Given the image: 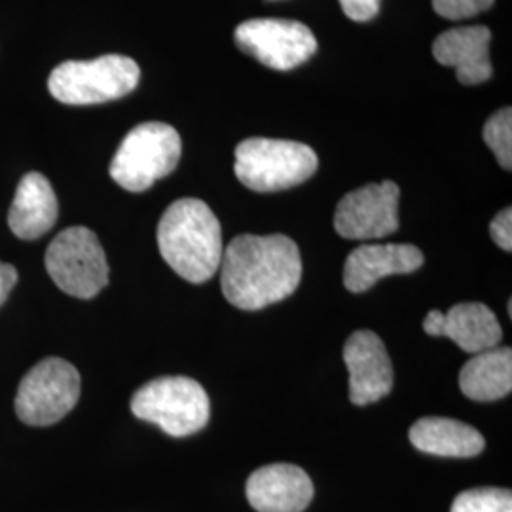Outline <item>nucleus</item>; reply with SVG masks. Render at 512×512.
<instances>
[{
	"label": "nucleus",
	"mask_w": 512,
	"mask_h": 512,
	"mask_svg": "<svg viewBox=\"0 0 512 512\" xmlns=\"http://www.w3.org/2000/svg\"><path fill=\"white\" fill-rule=\"evenodd\" d=\"M300 279V249L281 234L238 236L224 249L220 262L222 293L239 310H262L289 298Z\"/></svg>",
	"instance_id": "obj_1"
},
{
	"label": "nucleus",
	"mask_w": 512,
	"mask_h": 512,
	"mask_svg": "<svg viewBox=\"0 0 512 512\" xmlns=\"http://www.w3.org/2000/svg\"><path fill=\"white\" fill-rule=\"evenodd\" d=\"M158 247L171 270L190 283H205L224 255L219 219L202 200H177L158 224Z\"/></svg>",
	"instance_id": "obj_2"
},
{
	"label": "nucleus",
	"mask_w": 512,
	"mask_h": 512,
	"mask_svg": "<svg viewBox=\"0 0 512 512\" xmlns=\"http://www.w3.org/2000/svg\"><path fill=\"white\" fill-rule=\"evenodd\" d=\"M141 69L126 55H101L90 61H65L57 65L48 90L63 105H101L133 92Z\"/></svg>",
	"instance_id": "obj_3"
},
{
	"label": "nucleus",
	"mask_w": 512,
	"mask_h": 512,
	"mask_svg": "<svg viewBox=\"0 0 512 512\" xmlns=\"http://www.w3.org/2000/svg\"><path fill=\"white\" fill-rule=\"evenodd\" d=\"M181 154L177 129L164 122H145L124 137L110 162V177L129 192H145L175 171Z\"/></svg>",
	"instance_id": "obj_4"
},
{
	"label": "nucleus",
	"mask_w": 512,
	"mask_h": 512,
	"mask_svg": "<svg viewBox=\"0 0 512 512\" xmlns=\"http://www.w3.org/2000/svg\"><path fill=\"white\" fill-rule=\"evenodd\" d=\"M317 167L313 148L296 141L253 137L236 148V175L255 192H279L306 183Z\"/></svg>",
	"instance_id": "obj_5"
},
{
	"label": "nucleus",
	"mask_w": 512,
	"mask_h": 512,
	"mask_svg": "<svg viewBox=\"0 0 512 512\" xmlns=\"http://www.w3.org/2000/svg\"><path fill=\"white\" fill-rule=\"evenodd\" d=\"M135 418L158 425L169 437H190L202 431L211 403L202 385L184 376H165L143 385L131 399Z\"/></svg>",
	"instance_id": "obj_6"
},
{
	"label": "nucleus",
	"mask_w": 512,
	"mask_h": 512,
	"mask_svg": "<svg viewBox=\"0 0 512 512\" xmlns=\"http://www.w3.org/2000/svg\"><path fill=\"white\" fill-rule=\"evenodd\" d=\"M44 264L55 285L80 300H90L109 285L107 255L86 226H71L55 236Z\"/></svg>",
	"instance_id": "obj_7"
},
{
	"label": "nucleus",
	"mask_w": 512,
	"mask_h": 512,
	"mask_svg": "<svg viewBox=\"0 0 512 512\" xmlns=\"http://www.w3.org/2000/svg\"><path fill=\"white\" fill-rule=\"evenodd\" d=\"M80 399V374L69 361L50 357L33 366L19 384L16 414L33 427L63 420Z\"/></svg>",
	"instance_id": "obj_8"
},
{
	"label": "nucleus",
	"mask_w": 512,
	"mask_h": 512,
	"mask_svg": "<svg viewBox=\"0 0 512 512\" xmlns=\"http://www.w3.org/2000/svg\"><path fill=\"white\" fill-rule=\"evenodd\" d=\"M239 50L275 71H293L317 52L310 27L293 19H249L238 25Z\"/></svg>",
	"instance_id": "obj_9"
},
{
	"label": "nucleus",
	"mask_w": 512,
	"mask_h": 512,
	"mask_svg": "<svg viewBox=\"0 0 512 512\" xmlns=\"http://www.w3.org/2000/svg\"><path fill=\"white\" fill-rule=\"evenodd\" d=\"M401 190L393 181L365 184L346 194L334 213V228L346 239H382L399 230Z\"/></svg>",
	"instance_id": "obj_10"
},
{
	"label": "nucleus",
	"mask_w": 512,
	"mask_h": 512,
	"mask_svg": "<svg viewBox=\"0 0 512 512\" xmlns=\"http://www.w3.org/2000/svg\"><path fill=\"white\" fill-rule=\"evenodd\" d=\"M349 370V401L357 406L378 403L393 389L395 374L382 338L372 330L353 332L344 346Z\"/></svg>",
	"instance_id": "obj_11"
},
{
	"label": "nucleus",
	"mask_w": 512,
	"mask_h": 512,
	"mask_svg": "<svg viewBox=\"0 0 512 512\" xmlns=\"http://www.w3.org/2000/svg\"><path fill=\"white\" fill-rule=\"evenodd\" d=\"M245 495L258 512H304L313 499V482L296 465L274 463L249 476Z\"/></svg>",
	"instance_id": "obj_12"
},
{
	"label": "nucleus",
	"mask_w": 512,
	"mask_h": 512,
	"mask_svg": "<svg viewBox=\"0 0 512 512\" xmlns=\"http://www.w3.org/2000/svg\"><path fill=\"white\" fill-rule=\"evenodd\" d=\"M423 264V253L410 243H372L357 247L346 260L344 285L365 293L387 275L412 274Z\"/></svg>",
	"instance_id": "obj_13"
},
{
	"label": "nucleus",
	"mask_w": 512,
	"mask_h": 512,
	"mask_svg": "<svg viewBox=\"0 0 512 512\" xmlns=\"http://www.w3.org/2000/svg\"><path fill=\"white\" fill-rule=\"evenodd\" d=\"M492 33L484 25L456 27L442 33L433 44V55L444 67H454L459 82L476 86L492 78Z\"/></svg>",
	"instance_id": "obj_14"
},
{
	"label": "nucleus",
	"mask_w": 512,
	"mask_h": 512,
	"mask_svg": "<svg viewBox=\"0 0 512 512\" xmlns=\"http://www.w3.org/2000/svg\"><path fill=\"white\" fill-rule=\"evenodd\" d=\"M59 205L50 181L37 171L27 173L19 181L14 202L8 213V224L14 236L33 241L54 228Z\"/></svg>",
	"instance_id": "obj_15"
},
{
	"label": "nucleus",
	"mask_w": 512,
	"mask_h": 512,
	"mask_svg": "<svg viewBox=\"0 0 512 512\" xmlns=\"http://www.w3.org/2000/svg\"><path fill=\"white\" fill-rule=\"evenodd\" d=\"M410 442L420 452L440 458H475L486 448L475 427L450 418H421L410 427Z\"/></svg>",
	"instance_id": "obj_16"
},
{
	"label": "nucleus",
	"mask_w": 512,
	"mask_h": 512,
	"mask_svg": "<svg viewBox=\"0 0 512 512\" xmlns=\"http://www.w3.org/2000/svg\"><path fill=\"white\" fill-rule=\"evenodd\" d=\"M459 387L465 397L490 403L503 399L512 389V349H486L473 355L459 374Z\"/></svg>",
	"instance_id": "obj_17"
},
{
	"label": "nucleus",
	"mask_w": 512,
	"mask_h": 512,
	"mask_svg": "<svg viewBox=\"0 0 512 512\" xmlns=\"http://www.w3.org/2000/svg\"><path fill=\"white\" fill-rule=\"evenodd\" d=\"M440 336L450 338L467 353H482L494 349L503 340V330L494 311L480 302L456 304L444 313Z\"/></svg>",
	"instance_id": "obj_18"
},
{
	"label": "nucleus",
	"mask_w": 512,
	"mask_h": 512,
	"mask_svg": "<svg viewBox=\"0 0 512 512\" xmlns=\"http://www.w3.org/2000/svg\"><path fill=\"white\" fill-rule=\"evenodd\" d=\"M450 512H512L511 490L473 488L454 499Z\"/></svg>",
	"instance_id": "obj_19"
},
{
	"label": "nucleus",
	"mask_w": 512,
	"mask_h": 512,
	"mask_svg": "<svg viewBox=\"0 0 512 512\" xmlns=\"http://www.w3.org/2000/svg\"><path fill=\"white\" fill-rule=\"evenodd\" d=\"M484 143L494 152L505 171L512 167V109L497 110L484 126Z\"/></svg>",
	"instance_id": "obj_20"
},
{
	"label": "nucleus",
	"mask_w": 512,
	"mask_h": 512,
	"mask_svg": "<svg viewBox=\"0 0 512 512\" xmlns=\"http://www.w3.org/2000/svg\"><path fill=\"white\" fill-rule=\"evenodd\" d=\"M494 6V0H433V8L440 18L458 19L475 18L480 12Z\"/></svg>",
	"instance_id": "obj_21"
},
{
	"label": "nucleus",
	"mask_w": 512,
	"mask_h": 512,
	"mask_svg": "<svg viewBox=\"0 0 512 512\" xmlns=\"http://www.w3.org/2000/svg\"><path fill=\"white\" fill-rule=\"evenodd\" d=\"M490 234L494 238L495 243L511 253L512 251V209L511 207H505L503 211L497 213V217L492 220L490 224Z\"/></svg>",
	"instance_id": "obj_22"
},
{
	"label": "nucleus",
	"mask_w": 512,
	"mask_h": 512,
	"mask_svg": "<svg viewBox=\"0 0 512 512\" xmlns=\"http://www.w3.org/2000/svg\"><path fill=\"white\" fill-rule=\"evenodd\" d=\"M340 6L353 21H370L380 12V0H340Z\"/></svg>",
	"instance_id": "obj_23"
},
{
	"label": "nucleus",
	"mask_w": 512,
	"mask_h": 512,
	"mask_svg": "<svg viewBox=\"0 0 512 512\" xmlns=\"http://www.w3.org/2000/svg\"><path fill=\"white\" fill-rule=\"evenodd\" d=\"M16 283H18V270L12 264L0 262V306L6 302Z\"/></svg>",
	"instance_id": "obj_24"
},
{
	"label": "nucleus",
	"mask_w": 512,
	"mask_h": 512,
	"mask_svg": "<svg viewBox=\"0 0 512 512\" xmlns=\"http://www.w3.org/2000/svg\"><path fill=\"white\" fill-rule=\"evenodd\" d=\"M442 321H444V313H442V311H429V315H427L425 321H423V330H425L429 336H440Z\"/></svg>",
	"instance_id": "obj_25"
},
{
	"label": "nucleus",
	"mask_w": 512,
	"mask_h": 512,
	"mask_svg": "<svg viewBox=\"0 0 512 512\" xmlns=\"http://www.w3.org/2000/svg\"><path fill=\"white\" fill-rule=\"evenodd\" d=\"M270 2H275V0H270Z\"/></svg>",
	"instance_id": "obj_26"
}]
</instances>
